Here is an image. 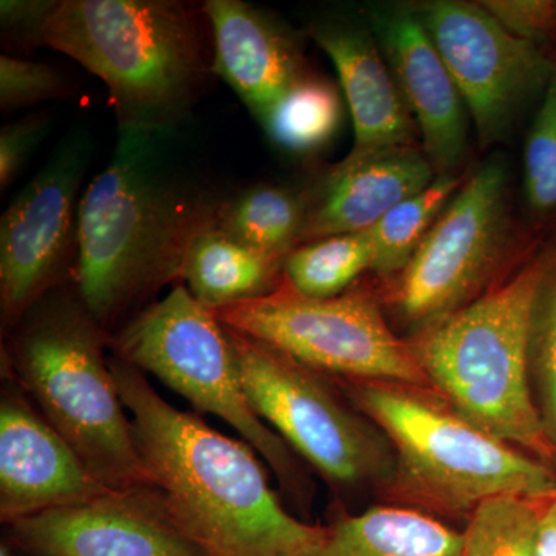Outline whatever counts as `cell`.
Returning <instances> with one entry per match:
<instances>
[{
  "label": "cell",
  "mask_w": 556,
  "mask_h": 556,
  "mask_svg": "<svg viewBox=\"0 0 556 556\" xmlns=\"http://www.w3.org/2000/svg\"><path fill=\"white\" fill-rule=\"evenodd\" d=\"M218 192L181 129L118 130L108 166L84 189L73 285L110 336L182 283L193 240L215 228Z\"/></svg>",
  "instance_id": "1"
},
{
  "label": "cell",
  "mask_w": 556,
  "mask_h": 556,
  "mask_svg": "<svg viewBox=\"0 0 556 556\" xmlns=\"http://www.w3.org/2000/svg\"><path fill=\"white\" fill-rule=\"evenodd\" d=\"M109 364L152 485L206 556H298L325 536L281 504L251 445L172 407L134 365Z\"/></svg>",
  "instance_id": "2"
},
{
  "label": "cell",
  "mask_w": 556,
  "mask_h": 556,
  "mask_svg": "<svg viewBox=\"0 0 556 556\" xmlns=\"http://www.w3.org/2000/svg\"><path fill=\"white\" fill-rule=\"evenodd\" d=\"M43 40L104 83L118 130L181 129L215 78L206 13L182 0H60Z\"/></svg>",
  "instance_id": "3"
},
{
  "label": "cell",
  "mask_w": 556,
  "mask_h": 556,
  "mask_svg": "<svg viewBox=\"0 0 556 556\" xmlns=\"http://www.w3.org/2000/svg\"><path fill=\"white\" fill-rule=\"evenodd\" d=\"M108 350L109 332L72 281L40 299L2 336V376L27 393L101 484L152 485Z\"/></svg>",
  "instance_id": "4"
},
{
  "label": "cell",
  "mask_w": 556,
  "mask_h": 556,
  "mask_svg": "<svg viewBox=\"0 0 556 556\" xmlns=\"http://www.w3.org/2000/svg\"><path fill=\"white\" fill-rule=\"evenodd\" d=\"M556 257V237L515 276L412 343L431 387L485 433L555 460L529 387L538 295Z\"/></svg>",
  "instance_id": "5"
},
{
  "label": "cell",
  "mask_w": 556,
  "mask_h": 556,
  "mask_svg": "<svg viewBox=\"0 0 556 556\" xmlns=\"http://www.w3.org/2000/svg\"><path fill=\"white\" fill-rule=\"evenodd\" d=\"M345 391L390 439L394 489L417 507L456 517L496 496H556L551 468L485 433L433 391L346 379Z\"/></svg>",
  "instance_id": "6"
},
{
  "label": "cell",
  "mask_w": 556,
  "mask_h": 556,
  "mask_svg": "<svg viewBox=\"0 0 556 556\" xmlns=\"http://www.w3.org/2000/svg\"><path fill=\"white\" fill-rule=\"evenodd\" d=\"M110 353L155 376L197 412L236 428L273 468L281 490L299 506L309 504V478L298 456L249 404L225 325L185 283L110 336Z\"/></svg>",
  "instance_id": "7"
},
{
  "label": "cell",
  "mask_w": 556,
  "mask_h": 556,
  "mask_svg": "<svg viewBox=\"0 0 556 556\" xmlns=\"http://www.w3.org/2000/svg\"><path fill=\"white\" fill-rule=\"evenodd\" d=\"M506 161L493 156L468 175L390 289L397 320L419 338L481 298L522 239Z\"/></svg>",
  "instance_id": "8"
},
{
  "label": "cell",
  "mask_w": 556,
  "mask_h": 556,
  "mask_svg": "<svg viewBox=\"0 0 556 556\" xmlns=\"http://www.w3.org/2000/svg\"><path fill=\"white\" fill-rule=\"evenodd\" d=\"M225 328L249 404L292 452L339 489L386 477L394 459L375 424L342 401L328 375Z\"/></svg>",
  "instance_id": "9"
},
{
  "label": "cell",
  "mask_w": 556,
  "mask_h": 556,
  "mask_svg": "<svg viewBox=\"0 0 556 556\" xmlns=\"http://www.w3.org/2000/svg\"><path fill=\"white\" fill-rule=\"evenodd\" d=\"M212 313L325 375L434 391L412 343L391 329L369 292L311 299L285 283L268 298Z\"/></svg>",
  "instance_id": "10"
},
{
  "label": "cell",
  "mask_w": 556,
  "mask_h": 556,
  "mask_svg": "<svg viewBox=\"0 0 556 556\" xmlns=\"http://www.w3.org/2000/svg\"><path fill=\"white\" fill-rule=\"evenodd\" d=\"M93 148L86 127L68 130L0 218L2 336L40 299L73 281L79 204Z\"/></svg>",
  "instance_id": "11"
},
{
  "label": "cell",
  "mask_w": 556,
  "mask_h": 556,
  "mask_svg": "<svg viewBox=\"0 0 556 556\" xmlns=\"http://www.w3.org/2000/svg\"><path fill=\"white\" fill-rule=\"evenodd\" d=\"M413 7L466 102L479 144L503 142L540 105L556 56L511 35L481 2L431 0Z\"/></svg>",
  "instance_id": "12"
},
{
  "label": "cell",
  "mask_w": 556,
  "mask_h": 556,
  "mask_svg": "<svg viewBox=\"0 0 556 556\" xmlns=\"http://www.w3.org/2000/svg\"><path fill=\"white\" fill-rule=\"evenodd\" d=\"M5 527L7 543L27 556H206L155 485L115 490Z\"/></svg>",
  "instance_id": "13"
},
{
  "label": "cell",
  "mask_w": 556,
  "mask_h": 556,
  "mask_svg": "<svg viewBox=\"0 0 556 556\" xmlns=\"http://www.w3.org/2000/svg\"><path fill=\"white\" fill-rule=\"evenodd\" d=\"M72 445L30 397L2 376L0 393V521L90 503L108 495Z\"/></svg>",
  "instance_id": "14"
},
{
  "label": "cell",
  "mask_w": 556,
  "mask_h": 556,
  "mask_svg": "<svg viewBox=\"0 0 556 556\" xmlns=\"http://www.w3.org/2000/svg\"><path fill=\"white\" fill-rule=\"evenodd\" d=\"M365 16L415 119L424 155L437 175H459L470 115L415 7L379 3Z\"/></svg>",
  "instance_id": "15"
},
{
  "label": "cell",
  "mask_w": 556,
  "mask_h": 556,
  "mask_svg": "<svg viewBox=\"0 0 556 556\" xmlns=\"http://www.w3.org/2000/svg\"><path fill=\"white\" fill-rule=\"evenodd\" d=\"M306 35L338 72L354 123L353 152L420 148L419 131L367 16L328 10L309 21Z\"/></svg>",
  "instance_id": "16"
},
{
  "label": "cell",
  "mask_w": 556,
  "mask_h": 556,
  "mask_svg": "<svg viewBox=\"0 0 556 556\" xmlns=\"http://www.w3.org/2000/svg\"><path fill=\"white\" fill-rule=\"evenodd\" d=\"M437 177L422 148L351 150L302 189L303 244L371 229L390 208L422 192Z\"/></svg>",
  "instance_id": "17"
},
{
  "label": "cell",
  "mask_w": 556,
  "mask_h": 556,
  "mask_svg": "<svg viewBox=\"0 0 556 556\" xmlns=\"http://www.w3.org/2000/svg\"><path fill=\"white\" fill-rule=\"evenodd\" d=\"M214 76L225 80L258 124L309 75L302 42L285 22L244 0H206Z\"/></svg>",
  "instance_id": "18"
},
{
  "label": "cell",
  "mask_w": 556,
  "mask_h": 556,
  "mask_svg": "<svg viewBox=\"0 0 556 556\" xmlns=\"http://www.w3.org/2000/svg\"><path fill=\"white\" fill-rule=\"evenodd\" d=\"M298 556H463V533L415 508L372 507L336 519Z\"/></svg>",
  "instance_id": "19"
},
{
  "label": "cell",
  "mask_w": 556,
  "mask_h": 556,
  "mask_svg": "<svg viewBox=\"0 0 556 556\" xmlns=\"http://www.w3.org/2000/svg\"><path fill=\"white\" fill-rule=\"evenodd\" d=\"M283 266L211 228L193 240L182 283L201 305L217 311L274 294L285 285Z\"/></svg>",
  "instance_id": "20"
},
{
  "label": "cell",
  "mask_w": 556,
  "mask_h": 556,
  "mask_svg": "<svg viewBox=\"0 0 556 556\" xmlns=\"http://www.w3.org/2000/svg\"><path fill=\"white\" fill-rule=\"evenodd\" d=\"M305 222L302 190L258 182L225 197L215 229L244 247L285 262L302 247Z\"/></svg>",
  "instance_id": "21"
},
{
  "label": "cell",
  "mask_w": 556,
  "mask_h": 556,
  "mask_svg": "<svg viewBox=\"0 0 556 556\" xmlns=\"http://www.w3.org/2000/svg\"><path fill=\"white\" fill-rule=\"evenodd\" d=\"M345 104L334 84L309 73L285 93L260 126L289 155H316L339 134Z\"/></svg>",
  "instance_id": "22"
},
{
  "label": "cell",
  "mask_w": 556,
  "mask_h": 556,
  "mask_svg": "<svg viewBox=\"0 0 556 556\" xmlns=\"http://www.w3.org/2000/svg\"><path fill=\"white\" fill-rule=\"evenodd\" d=\"M372 258L369 230L309 241L285 260V283L305 298H338L371 269Z\"/></svg>",
  "instance_id": "23"
},
{
  "label": "cell",
  "mask_w": 556,
  "mask_h": 556,
  "mask_svg": "<svg viewBox=\"0 0 556 556\" xmlns=\"http://www.w3.org/2000/svg\"><path fill=\"white\" fill-rule=\"evenodd\" d=\"M466 179L460 174L438 175L422 192L390 208L368 229L375 244V258L369 270L380 277H396Z\"/></svg>",
  "instance_id": "24"
},
{
  "label": "cell",
  "mask_w": 556,
  "mask_h": 556,
  "mask_svg": "<svg viewBox=\"0 0 556 556\" xmlns=\"http://www.w3.org/2000/svg\"><path fill=\"white\" fill-rule=\"evenodd\" d=\"M538 501L496 496L479 504L463 533V556H535Z\"/></svg>",
  "instance_id": "25"
},
{
  "label": "cell",
  "mask_w": 556,
  "mask_h": 556,
  "mask_svg": "<svg viewBox=\"0 0 556 556\" xmlns=\"http://www.w3.org/2000/svg\"><path fill=\"white\" fill-rule=\"evenodd\" d=\"M522 186L533 225L556 226V68L527 134Z\"/></svg>",
  "instance_id": "26"
},
{
  "label": "cell",
  "mask_w": 556,
  "mask_h": 556,
  "mask_svg": "<svg viewBox=\"0 0 556 556\" xmlns=\"http://www.w3.org/2000/svg\"><path fill=\"white\" fill-rule=\"evenodd\" d=\"M70 93L67 78L53 65L11 54L0 56V108L3 110L61 100Z\"/></svg>",
  "instance_id": "27"
},
{
  "label": "cell",
  "mask_w": 556,
  "mask_h": 556,
  "mask_svg": "<svg viewBox=\"0 0 556 556\" xmlns=\"http://www.w3.org/2000/svg\"><path fill=\"white\" fill-rule=\"evenodd\" d=\"M543 379L548 417L556 430V257L544 278L533 313L530 357Z\"/></svg>",
  "instance_id": "28"
},
{
  "label": "cell",
  "mask_w": 556,
  "mask_h": 556,
  "mask_svg": "<svg viewBox=\"0 0 556 556\" xmlns=\"http://www.w3.org/2000/svg\"><path fill=\"white\" fill-rule=\"evenodd\" d=\"M482 7L507 31L551 53L556 46V2L551 0H485Z\"/></svg>",
  "instance_id": "29"
},
{
  "label": "cell",
  "mask_w": 556,
  "mask_h": 556,
  "mask_svg": "<svg viewBox=\"0 0 556 556\" xmlns=\"http://www.w3.org/2000/svg\"><path fill=\"white\" fill-rule=\"evenodd\" d=\"M60 0H2L0 30L5 46L31 51L46 47V27Z\"/></svg>",
  "instance_id": "30"
},
{
  "label": "cell",
  "mask_w": 556,
  "mask_h": 556,
  "mask_svg": "<svg viewBox=\"0 0 556 556\" xmlns=\"http://www.w3.org/2000/svg\"><path fill=\"white\" fill-rule=\"evenodd\" d=\"M50 118L38 112L7 124L0 130V190L16 181L17 175L27 166L28 160L49 131Z\"/></svg>",
  "instance_id": "31"
},
{
  "label": "cell",
  "mask_w": 556,
  "mask_h": 556,
  "mask_svg": "<svg viewBox=\"0 0 556 556\" xmlns=\"http://www.w3.org/2000/svg\"><path fill=\"white\" fill-rule=\"evenodd\" d=\"M535 556H556V496L541 511Z\"/></svg>",
  "instance_id": "32"
},
{
  "label": "cell",
  "mask_w": 556,
  "mask_h": 556,
  "mask_svg": "<svg viewBox=\"0 0 556 556\" xmlns=\"http://www.w3.org/2000/svg\"><path fill=\"white\" fill-rule=\"evenodd\" d=\"M0 556H14V548L5 540L0 544Z\"/></svg>",
  "instance_id": "33"
}]
</instances>
